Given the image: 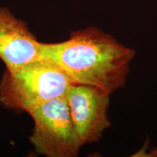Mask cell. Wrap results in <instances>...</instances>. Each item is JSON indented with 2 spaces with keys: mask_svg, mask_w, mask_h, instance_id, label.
Returning <instances> with one entry per match:
<instances>
[{
  "mask_svg": "<svg viewBox=\"0 0 157 157\" xmlns=\"http://www.w3.org/2000/svg\"><path fill=\"white\" fill-rule=\"evenodd\" d=\"M0 58L9 70L40 58V42L7 7H0Z\"/></svg>",
  "mask_w": 157,
  "mask_h": 157,
  "instance_id": "5",
  "label": "cell"
},
{
  "mask_svg": "<svg viewBox=\"0 0 157 157\" xmlns=\"http://www.w3.org/2000/svg\"><path fill=\"white\" fill-rule=\"evenodd\" d=\"M74 83L63 71L39 58L15 69L6 68L0 82V103L27 111L55 98L65 97Z\"/></svg>",
  "mask_w": 157,
  "mask_h": 157,
  "instance_id": "2",
  "label": "cell"
},
{
  "mask_svg": "<svg viewBox=\"0 0 157 157\" xmlns=\"http://www.w3.org/2000/svg\"><path fill=\"white\" fill-rule=\"evenodd\" d=\"M66 98L82 146L98 141L111 126L107 114L109 94L93 86L74 84Z\"/></svg>",
  "mask_w": 157,
  "mask_h": 157,
  "instance_id": "4",
  "label": "cell"
},
{
  "mask_svg": "<svg viewBox=\"0 0 157 157\" xmlns=\"http://www.w3.org/2000/svg\"><path fill=\"white\" fill-rule=\"evenodd\" d=\"M34 127L30 141L39 154L47 157H75L82 146L65 97L46 101L26 111Z\"/></svg>",
  "mask_w": 157,
  "mask_h": 157,
  "instance_id": "3",
  "label": "cell"
},
{
  "mask_svg": "<svg viewBox=\"0 0 157 157\" xmlns=\"http://www.w3.org/2000/svg\"><path fill=\"white\" fill-rule=\"evenodd\" d=\"M135 54L95 27L72 31L62 42H40V58L60 68L74 84L93 86L109 95L125 85Z\"/></svg>",
  "mask_w": 157,
  "mask_h": 157,
  "instance_id": "1",
  "label": "cell"
}]
</instances>
